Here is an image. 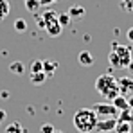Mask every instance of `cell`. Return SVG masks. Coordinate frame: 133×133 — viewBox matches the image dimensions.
<instances>
[{"label": "cell", "mask_w": 133, "mask_h": 133, "mask_svg": "<svg viewBox=\"0 0 133 133\" xmlns=\"http://www.w3.org/2000/svg\"><path fill=\"white\" fill-rule=\"evenodd\" d=\"M97 115L92 108H81L74 113V128L79 133H92L95 131L97 124Z\"/></svg>", "instance_id": "6da1fadb"}, {"label": "cell", "mask_w": 133, "mask_h": 133, "mask_svg": "<svg viewBox=\"0 0 133 133\" xmlns=\"http://www.w3.org/2000/svg\"><path fill=\"white\" fill-rule=\"evenodd\" d=\"M108 59H110V65L113 68H128L130 61H131V47L128 45H121L117 42L111 43V50L108 54Z\"/></svg>", "instance_id": "7a4b0ae2"}, {"label": "cell", "mask_w": 133, "mask_h": 133, "mask_svg": "<svg viewBox=\"0 0 133 133\" xmlns=\"http://www.w3.org/2000/svg\"><path fill=\"white\" fill-rule=\"evenodd\" d=\"M95 90L106 99V101H113L121 92H119V85H117V79L110 76V74H101L97 79H95Z\"/></svg>", "instance_id": "3957f363"}, {"label": "cell", "mask_w": 133, "mask_h": 133, "mask_svg": "<svg viewBox=\"0 0 133 133\" xmlns=\"http://www.w3.org/2000/svg\"><path fill=\"white\" fill-rule=\"evenodd\" d=\"M42 20H43V23H45L43 29L47 31V34H49L50 38H56V36L61 34L63 27L58 22V13H54V11H45L43 15H42Z\"/></svg>", "instance_id": "277c9868"}, {"label": "cell", "mask_w": 133, "mask_h": 133, "mask_svg": "<svg viewBox=\"0 0 133 133\" xmlns=\"http://www.w3.org/2000/svg\"><path fill=\"white\" fill-rule=\"evenodd\" d=\"M92 110L95 111L97 119H110V117H115L117 119V115H119V110L113 106V103H99Z\"/></svg>", "instance_id": "5b68a950"}, {"label": "cell", "mask_w": 133, "mask_h": 133, "mask_svg": "<svg viewBox=\"0 0 133 133\" xmlns=\"http://www.w3.org/2000/svg\"><path fill=\"white\" fill-rule=\"evenodd\" d=\"M115 126H117V119L115 117L99 119L97 124H95V131L97 133H111V131H115Z\"/></svg>", "instance_id": "8992f818"}, {"label": "cell", "mask_w": 133, "mask_h": 133, "mask_svg": "<svg viewBox=\"0 0 133 133\" xmlns=\"http://www.w3.org/2000/svg\"><path fill=\"white\" fill-rule=\"evenodd\" d=\"M117 85H119V92L121 94L133 92V77H121V79H117Z\"/></svg>", "instance_id": "52a82bcc"}, {"label": "cell", "mask_w": 133, "mask_h": 133, "mask_svg": "<svg viewBox=\"0 0 133 133\" xmlns=\"http://www.w3.org/2000/svg\"><path fill=\"white\" fill-rule=\"evenodd\" d=\"M66 13H68V16H70L72 20H81V18L87 15V9H85L83 5H72Z\"/></svg>", "instance_id": "ba28073f"}, {"label": "cell", "mask_w": 133, "mask_h": 133, "mask_svg": "<svg viewBox=\"0 0 133 133\" xmlns=\"http://www.w3.org/2000/svg\"><path fill=\"white\" fill-rule=\"evenodd\" d=\"M77 61H79V65H83V66H92L94 65V56L90 54L88 50H81L77 54Z\"/></svg>", "instance_id": "9c48e42d"}, {"label": "cell", "mask_w": 133, "mask_h": 133, "mask_svg": "<svg viewBox=\"0 0 133 133\" xmlns=\"http://www.w3.org/2000/svg\"><path fill=\"white\" fill-rule=\"evenodd\" d=\"M111 103H113V106H115L119 111H121V110H126V108H130V106H128V97H126L124 94H119V95H117V97H115Z\"/></svg>", "instance_id": "30bf717a"}, {"label": "cell", "mask_w": 133, "mask_h": 133, "mask_svg": "<svg viewBox=\"0 0 133 133\" xmlns=\"http://www.w3.org/2000/svg\"><path fill=\"white\" fill-rule=\"evenodd\" d=\"M29 77H31V83L32 85H42V83H45V79H47V74H45L43 70L42 72H31Z\"/></svg>", "instance_id": "8fae6325"}, {"label": "cell", "mask_w": 133, "mask_h": 133, "mask_svg": "<svg viewBox=\"0 0 133 133\" xmlns=\"http://www.w3.org/2000/svg\"><path fill=\"white\" fill-rule=\"evenodd\" d=\"M117 121H124V122H130V124H133V113H131V108L121 110V111H119V115H117Z\"/></svg>", "instance_id": "7c38bea8"}, {"label": "cell", "mask_w": 133, "mask_h": 133, "mask_svg": "<svg viewBox=\"0 0 133 133\" xmlns=\"http://www.w3.org/2000/svg\"><path fill=\"white\" fill-rule=\"evenodd\" d=\"M56 68H58V63H56V61H52V59H45L43 61V72L47 74V77L52 76V74L56 72Z\"/></svg>", "instance_id": "4fadbf2b"}, {"label": "cell", "mask_w": 133, "mask_h": 133, "mask_svg": "<svg viewBox=\"0 0 133 133\" xmlns=\"http://www.w3.org/2000/svg\"><path fill=\"white\" fill-rule=\"evenodd\" d=\"M9 70H11L15 76H22V74H25V65H23L22 61H13V63L9 65Z\"/></svg>", "instance_id": "5bb4252c"}, {"label": "cell", "mask_w": 133, "mask_h": 133, "mask_svg": "<svg viewBox=\"0 0 133 133\" xmlns=\"http://www.w3.org/2000/svg\"><path fill=\"white\" fill-rule=\"evenodd\" d=\"M11 13V4L7 0H0V22L5 20V16Z\"/></svg>", "instance_id": "9a60e30c"}, {"label": "cell", "mask_w": 133, "mask_h": 133, "mask_svg": "<svg viewBox=\"0 0 133 133\" xmlns=\"http://www.w3.org/2000/svg\"><path fill=\"white\" fill-rule=\"evenodd\" d=\"M5 133H25V130H23V126L18 121H15V122H11V124L5 128Z\"/></svg>", "instance_id": "2e32d148"}, {"label": "cell", "mask_w": 133, "mask_h": 133, "mask_svg": "<svg viewBox=\"0 0 133 133\" xmlns=\"http://www.w3.org/2000/svg\"><path fill=\"white\" fill-rule=\"evenodd\" d=\"M115 131L117 133H131V124L130 122H124V121H117Z\"/></svg>", "instance_id": "e0dca14e"}, {"label": "cell", "mask_w": 133, "mask_h": 133, "mask_svg": "<svg viewBox=\"0 0 133 133\" xmlns=\"http://www.w3.org/2000/svg\"><path fill=\"white\" fill-rule=\"evenodd\" d=\"M13 27H15L16 32H25V31H27V20H23V18H16L15 23H13Z\"/></svg>", "instance_id": "ac0fdd59"}, {"label": "cell", "mask_w": 133, "mask_h": 133, "mask_svg": "<svg viewBox=\"0 0 133 133\" xmlns=\"http://www.w3.org/2000/svg\"><path fill=\"white\" fill-rule=\"evenodd\" d=\"M40 7H42V5H40V0H25V9H27V11L36 13Z\"/></svg>", "instance_id": "d6986e66"}, {"label": "cell", "mask_w": 133, "mask_h": 133, "mask_svg": "<svg viewBox=\"0 0 133 133\" xmlns=\"http://www.w3.org/2000/svg\"><path fill=\"white\" fill-rule=\"evenodd\" d=\"M58 22H59L61 27H66V25H70L72 18L68 16V13H61V15H58Z\"/></svg>", "instance_id": "ffe728a7"}, {"label": "cell", "mask_w": 133, "mask_h": 133, "mask_svg": "<svg viewBox=\"0 0 133 133\" xmlns=\"http://www.w3.org/2000/svg\"><path fill=\"white\" fill-rule=\"evenodd\" d=\"M42 70H43V61L42 59H34L29 66V72H42Z\"/></svg>", "instance_id": "44dd1931"}, {"label": "cell", "mask_w": 133, "mask_h": 133, "mask_svg": "<svg viewBox=\"0 0 133 133\" xmlns=\"http://www.w3.org/2000/svg\"><path fill=\"white\" fill-rule=\"evenodd\" d=\"M121 7L128 13H133V0H122L121 2Z\"/></svg>", "instance_id": "7402d4cb"}, {"label": "cell", "mask_w": 133, "mask_h": 133, "mask_svg": "<svg viewBox=\"0 0 133 133\" xmlns=\"http://www.w3.org/2000/svg\"><path fill=\"white\" fill-rule=\"evenodd\" d=\"M40 131L42 133H52L54 131V126H52V124H43V126L40 128Z\"/></svg>", "instance_id": "603a6c76"}, {"label": "cell", "mask_w": 133, "mask_h": 133, "mask_svg": "<svg viewBox=\"0 0 133 133\" xmlns=\"http://www.w3.org/2000/svg\"><path fill=\"white\" fill-rule=\"evenodd\" d=\"M59 0H40V5H50V4H56Z\"/></svg>", "instance_id": "cb8c5ba5"}, {"label": "cell", "mask_w": 133, "mask_h": 133, "mask_svg": "<svg viewBox=\"0 0 133 133\" xmlns=\"http://www.w3.org/2000/svg\"><path fill=\"white\" fill-rule=\"evenodd\" d=\"M126 36H128V40H130V42L133 43V27H130V29H128V32H126Z\"/></svg>", "instance_id": "d4e9b609"}, {"label": "cell", "mask_w": 133, "mask_h": 133, "mask_svg": "<svg viewBox=\"0 0 133 133\" xmlns=\"http://www.w3.org/2000/svg\"><path fill=\"white\" fill-rule=\"evenodd\" d=\"M5 117H7V113H5V110H2V108H0V124H2V122L5 121Z\"/></svg>", "instance_id": "484cf974"}, {"label": "cell", "mask_w": 133, "mask_h": 133, "mask_svg": "<svg viewBox=\"0 0 133 133\" xmlns=\"http://www.w3.org/2000/svg\"><path fill=\"white\" fill-rule=\"evenodd\" d=\"M0 95H2L4 99H7V97H9V92H5V90H4V92H0Z\"/></svg>", "instance_id": "4316f807"}, {"label": "cell", "mask_w": 133, "mask_h": 133, "mask_svg": "<svg viewBox=\"0 0 133 133\" xmlns=\"http://www.w3.org/2000/svg\"><path fill=\"white\" fill-rule=\"evenodd\" d=\"M128 106L133 110V97H130V99H128Z\"/></svg>", "instance_id": "83f0119b"}, {"label": "cell", "mask_w": 133, "mask_h": 133, "mask_svg": "<svg viewBox=\"0 0 133 133\" xmlns=\"http://www.w3.org/2000/svg\"><path fill=\"white\" fill-rule=\"evenodd\" d=\"M128 70H130V72H131V74H133V59H131V61H130V65H128Z\"/></svg>", "instance_id": "f1b7e54d"}, {"label": "cell", "mask_w": 133, "mask_h": 133, "mask_svg": "<svg viewBox=\"0 0 133 133\" xmlns=\"http://www.w3.org/2000/svg\"><path fill=\"white\" fill-rule=\"evenodd\" d=\"M52 133H63V131H59V130H54V131H52Z\"/></svg>", "instance_id": "f546056e"}]
</instances>
